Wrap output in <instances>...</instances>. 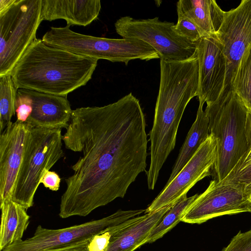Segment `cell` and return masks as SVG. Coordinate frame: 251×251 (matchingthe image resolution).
I'll use <instances>...</instances> for the list:
<instances>
[{
	"label": "cell",
	"instance_id": "cell-15",
	"mask_svg": "<svg viewBox=\"0 0 251 251\" xmlns=\"http://www.w3.org/2000/svg\"><path fill=\"white\" fill-rule=\"evenodd\" d=\"M173 205L134 217L115 226L106 232V241L102 251H134L146 244L151 231Z\"/></svg>",
	"mask_w": 251,
	"mask_h": 251
},
{
	"label": "cell",
	"instance_id": "cell-17",
	"mask_svg": "<svg viewBox=\"0 0 251 251\" xmlns=\"http://www.w3.org/2000/svg\"><path fill=\"white\" fill-rule=\"evenodd\" d=\"M100 9V0H42L41 19H62L69 26H85L98 18Z\"/></svg>",
	"mask_w": 251,
	"mask_h": 251
},
{
	"label": "cell",
	"instance_id": "cell-4",
	"mask_svg": "<svg viewBox=\"0 0 251 251\" xmlns=\"http://www.w3.org/2000/svg\"><path fill=\"white\" fill-rule=\"evenodd\" d=\"M250 110L234 91L206 105L209 132L217 140L214 179L224 180L248 148L247 122Z\"/></svg>",
	"mask_w": 251,
	"mask_h": 251
},
{
	"label": "cell",
	"instance_id": "cell-5",
	"mask_svg": "<svg viewBox=\"0 0 251 251\" xmlns=\"http://www.w3.org/2000/svg\"><path fill=\"white\" fill-rule=\"evenodd\" d=\"M42 40L47 45L97 60L123 62L133 60L159 59L148 43L133 38L111 39L85 35L72 30L69 26L51 27Z\"/></svg>",
	"mask_w": 251,
	"mask_h": 251
},
{
	"label": "cell",
	"instance_id": "cell-18",
	"mask_svg": "<svg viewBox=\"0 0 251 251\" xmlns=\"http://www.w3.org/2000/svg\"><path fill=\"white\" fill-rule=\"evenodd\" d=\"M177 15L193 22L203 36L217 35L223 23L225 11L214 0H179L176 4Z\"/></svg>",
	"mask_w": 251,
	"mask_h": 251
},
{
	"label": "cell",
	"instance_id": "cell-28",
	"mask_svg": "<svg viewBox=\"0 0 251 251\" xmlns=\"http://www.w3.org/2000/svg\"><path fill=\"white\" fill-rule=\"evenodd\" d=\"M61 178L54 171H49L44 176L42 180L45 187L52 191H57L59 189Z\"/></svg>",
	"mask_w": 251,
	"mask_h": 251
},
{
	"label": "cell",
	"instance_id": "cell-14",
	"mask_svg": "<svg viewBox=\"0 0 251 251\" xmlns=\"http://www.w3.org/2000/svg\"><path fill=\"white\" fill-rule=\"evenodd\" d=\"M196 44L199 70L197 97L199 103L208 105L218 100L224 89L226 59L217 35L203 36Z\"/></svg>",
	"mask_w": 251,
	"mask_h": 251
},
{
	"label": "cell",
	"instance_id": "cell-27",
	"mask_svg": "<svg viewBox=\"0 0 251 251\" xmlns=\"http://www.w3.org/2000/svg\"><path fill=\"white\" fill-rule=\"evenodd\" d=\"M222 251H251V229L244 232L240 231Z\"/></svg>",
	"mask_w": 251,
	"mask_h": 251
},
{
	"label": "cell",
	"instance_id": "cell-20",
	"mask_svg": "<svg viewBox=\"0 0 251 251\" xmlns=\"http://www.w3.org/2000/svg\"><path fill=\"white\" fill-rule=\"evenodd\" d=\"M203 106L199 103L196 120L188 133L166 185L177 176L210 135L208 119Z\"/></svg>",
	"mask_w": 251,
	"mask_h": 251
},
{
	"label": "cell",
	"instance_id": "cell-10",
	"mask_svg": "<svg viewBox=\"0 0 251 251\" xmlns=\"http://www.w3.org/2000/svg\"><path fill=\"white\" fill-rule=\"evenodd\" d=\"M251 212V187L244 184L211 180L185 212L181 222L201 224L215 217Z\"/></svg>",
	"mask_w": 251,
	"mask_h": 251
},
{
	"label": "cell",
	"instance_id": "cell-30",
	"mask_svg": "<svg viewBox=\"0 0 251 251\" xmlns=\"http://www.w3.org/2000/svg\"><path fill=\"white\" fill-rule=\"evenodd\" d=\"M17 0H0V14L4 13L9 9Z\"/></svg>",
	"mask_w": 251,
	"mask_h": 251
},
{
	"label": "cell",
	"instance_id": "cell-1",
	"mask_svg": "<svg viewBox=\"0 0 251 251\" xmlns=\"http://www.w3.org/2000/svg\"><path fill=\"white\" fill-rule=\"evenodd\" d=\"M146 126L139 100L131 93L106 105L73 110L62 140L66 149L81 155L65 179L61 218L85 217L125 197L146 170Z\"/></svg>",
	"mask_w": 251,
	"mask_h": 251
},
{
	"label": "cell",
	"instance_id": "cell-8",
	"mask_svg": "<svg viewBox=\"0 0 251 251\" xmlns=\"http://www.w3.org/2000/svg\"><path fill=\"white\" fill-rule=\"evenodd\" d=\"M145 210H119L100 219L60 229L39 225L33 236L19 240L2 251H49L103 234Z\"/></svg>",
	"mask_w": 251,
	"mask_h": 251
},
{
	"label": "cell",
	"instance_id": "cell-22",
	"mask_svg": "<svg viewBox=\"0 0 251 251\" xmlns=\"http://www.w3.org/2000/svg\"><path fill=\"white\" fill-rule=\"evenodd\" d=\"M17 91L10 75L0 76V133L16 114Z\"/></svg>",
	"mask_w": 251,
	"mask_h": 251
},
{
	"label": "cell",
	"instance_id": "cell-12",
	"mask_svg": "<svg viewBox=\"0 0 251 251\" xmlns=\"http://www.w3.org/2000/svg\"><path fill=\"white\" fill-rule=\"evenodd\" d=\"M217 140L210 134L177 176L145 210L151 213L174 204L197 182L211 174L217 159Z\"/></svg>",
	"mask_w": 251,
	"mask_h": 251
},
{
	"label": "cell",
	"instance_id": "cell-24",
	"mask_svg": "<svg viewBox=\"0 0 251 251\" xmlns=\"http://www.w3.org/2000/svg\"><path fill=\"white\" fill-rule=\"evenodd\" d=\"M248 148L229 175L222 181L251 187V111L247 122Z\"/></svg>",
	"mask_w": 251,
	"mask_h": 251
},
{
	"label": "cell",
	"instance_id": "cell-13",
	"mask_svg": "<svg viewBox=\"0 0 251 251\" xmlns=\"http://www.w3.org/2000/svg\"><path fill=\"white\" fill-rule=\"evenodd\" d=\"M32 127L16 121L0 133V205L12 200Z\"/></svg>",
	"mask_w": 251,
	"mask_h": 251
},
{
	"label": "cell",
	"instance_id": "cell-7",
	"mask_svg": "<svg viewBox=\"0 0 251 251\" xmlns=\"http://www.w3.org/2000/svg\"><path fill=\"white\" fill-rule=\"evenodd\" d=\"M42 0H17L0 14V76L10 75L42 22Z\"/></svg>",
	"mask_w": 251,
	"mask_h": 251
},
{
	"label": "cell",
	"instance_id": "cell-25",
	"mask_svg": "<svg viewBox=\"0 0 251 251\" xmlns=\"http://www.w3.org/2000/svg\"><path fill=\"white\" fill-rule=\"evenodd\" d=\"M177 16V23L173 28L179 35L193 43H196L204 36L198 26L190 19L182 15Z\"/></svg>",
	"mask_w": 251,
	"mask_h": 251
},
{
	"label": "cell",
	"instance_id": "cell-29",
	"mask_svg": "<svg viewBox=\"0 0 251 251\" xmlns=\"http://www.w3.org/2000/svg\"><path fill=\"white\" fill-rule=\"evenodd\" d=\"M94 238L86 239L49 251H91V243Z\"/></svg>",
	"mask_w": 251,
	"mask_h": 251
},
{
	"label": "cell",
	"instance_id": "cell-19",
	"mask_svg": "<svg viewBox=\"0 0 251 251\" xmlns=\"http://www.w3.org/2000/svg\"><path fill=\"white\" fill-rule=\"evenodd\" d=\"M1 224L0 250L22 240L29 224V216L20 204L9 200L0 205Z\"/></svg>",
	"mask_w": 251,
	"mask_h": 251
},
{
	"label": "cell",
	"instance_id": "cell-9",
	"mask_svg": "<svg viewBox=\"0 0 251 251\" xmlns=\"http://www.w3.org/2000/svg\"><path fill=\"white\" fill-rule=\"evenodd\" d=\"M174 25L172 22L161 21L158 17L135 19L128 16L120 18L114 24L119 35L148 43L156 50L160 60L187 59L195 53L196 43L179 35L174 29Z\"/></svg>",
	"mask_w": 251,
	"mask_h": 251
},
{
	"label": "cell",
	"instance_id": "cell-3",
	"mask_svg": "<svg viewBox=\"0 0 251 251\" xmlns=\"http://www.w3.org/2000/svg\"><path fill=\"white\" fill-rule=\"evenodd\" d=\"M98 61L50 46L36 38L10 75L18 89L67 97L91 79Z\"/></svg>",
	"mask_w": 251,
	"mask_h": 251
},
{
	"label": "cell",
	"instance_id": "cell-11",
	"mask_svg": "<svg viewBox=\"0 0 251 251\" xmlns=\"http://www.w3.org/2000/svg\"><path fill=\"white\" fill-rule=\"evenodd\" d=\"M217 36L226 59V77L221 97L232 91L240 60L251 45V0H242L237 7L225 11Z\"/></svg>",
	"mask_w": 251,
	"mask_h": 251
},
{
	"label": "cell",
	"instance_id": "cell-21",
	"mask_svg": "<svg viewBox=\"0 0 251 251\" xmlns=\"http://www.w3.org/2000/svg\"><path fill=\"white\" fill-rule=\"evenodd\" d=\"M198 195L190 197H187V194L184 195L175 202L151 231L146 244L152 243L162 238L181 222L185 212Z\"/></svg>",
	"mask_w": 251,
	"mask_h": 251
},
{
	"label": "cell",
	"instance_id": "cell-6",
	"mask_svg": "<svg viewBox=\"0 0 251 251\" xmlns=\"http://www.w3.org/2000/svg\"><path fill=\"white\" fill-rule=\"evenodd\" d=\"M61 129L32 127L12 200L26 210L45 174L64 155Z\"/></svg>",
	"mask_w": 251,
	"mask_h": 251
},
{
	"label": "cell",
	"instance_id": "cell-16",
	"mask_svg": "<svg viewBox=\"0 0 251 251\" xmlns=\"http://www.w3.org/2000/svg\"><path fill=\"white\" fill-rule=\"evenodd\" d=\"M33 101V109L26 123L32 127L66 128L73 110L67 97L25 89Z\"/></svg>",
	"mask_w": 251,
	"mask_h": 251
},
{
	"label": "cell",
	"instance_id": "cell-23",
	"mask_svg": "<svg viewBox=\"0 0 251 251\" xmlns=\"http://www.w3.org/2000/svg\"><path fill=\"white\" fill-rule=\"evenodd\" d=\"M232 90L251 111V45L240 60L232 84Z\"/></svg>",
	"mask_w": 251,
	"mask_h": 251
},
{
	"label": "cell",
	"instance_id": "cell-26",
	"mask_svg": "<svg viewBox=\"0 0 251 251\" xmlns=\"http://www.w3.org/2000/svg\"><path fill=\"white\" fill-rule=\"evenodd\" d=\"M32 109L33 101L31 97L25 89H18L16 102V121L26 123L32 113Z\"/></svg>",
	"mask_w": 251,
	"mask_h": 251
},
{
	"label": "cell",
	"instance_id": "cell-2",
	"mask_svg": "<svg viewBox=\"0 0 251 251\" xmlns=\"http://www.w3.org/2000/svg\"><path fill=\"white\" fill-rule=\"evenodd\" d=\"M159 89L152 129L151 161L146 172L148 188L153 190L160 171L176 145L178 126L189 102L199 92L198 61L160 60Z\"/></svg>",
	"mask_w": 251,
	"mask_h": 251
}]
</instances>
